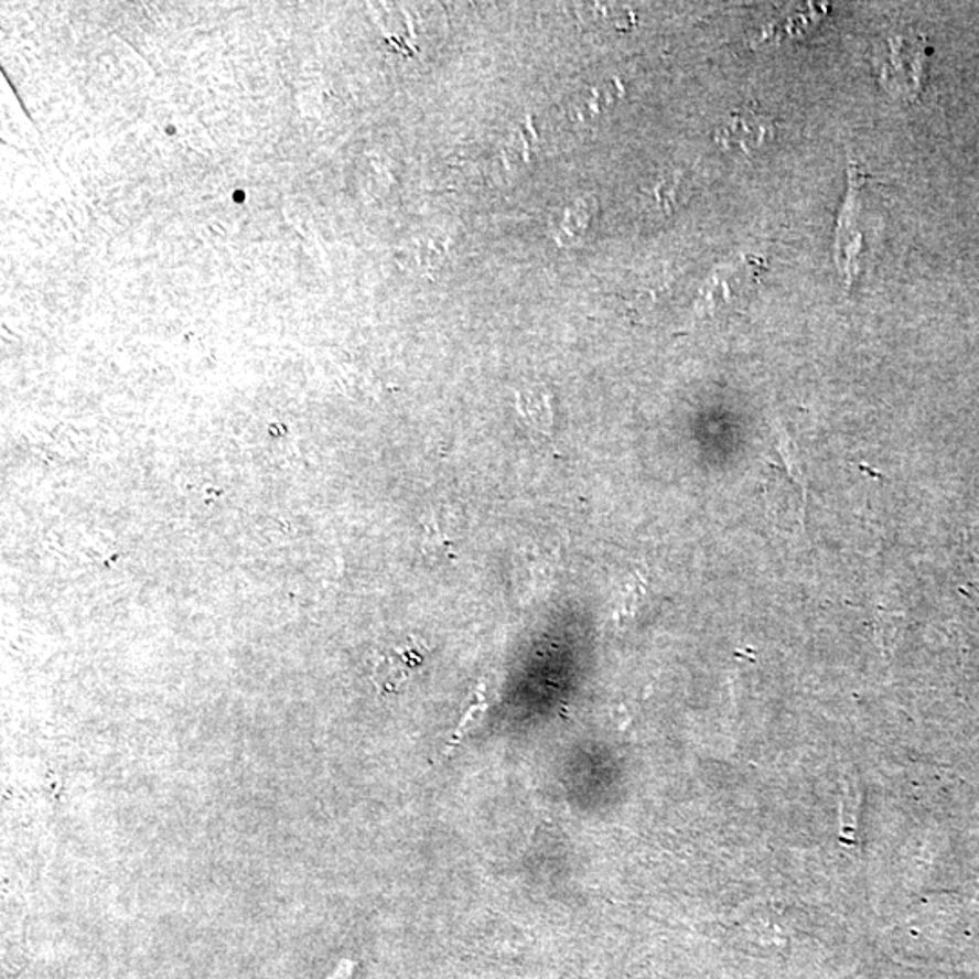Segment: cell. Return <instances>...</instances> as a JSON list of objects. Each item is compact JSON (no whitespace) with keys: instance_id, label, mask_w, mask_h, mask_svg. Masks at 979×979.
Wrapping results in <instances>:
<instances>
[{"instance_id":"6da1fadb","label":"cell","mask_w":979,"mask_h":979,"mask_svg":"<svg viewBox=\"0 0 979 979\" xmlns=\"http://www.w3.org/2000/svg\"><path fill=\"white\" fill-rule=\"evenodd\" d=\"M773 122L755 104L733 112V117L717 131V140L725 149H739L740 153L753 154L773 135Z\"/></svg>"},{"instance_id":"7a4b0ae2","label":"cell","mask_w":979,"mask_h":979,"mask_svg":"<svg viewBox=\"0 0 979 979\" xmlns=\"http://www.w3.org/2000/svg\"><path fill=\"white\" fill-rule=\"evenodd\" d=\"M423 652L418 643H410L383 653L374 668L376 684L387 691H398L399 688H404V684L412 679V675L423 664Z\"/></svg>"},{"instance_id":"3957f363","label":"cell","mask_w":979,"mask_h":979,"mask_svg":"<svg viewBox=\"0 0 979 979\" xmlns=\"http://www.w3.org/2000/svg\"><path fill=\"white\" fill-rule=\"evenodd\" d=\"M516 408L523 423L542 435L550 438L551 424H553V410H551L550 396L545 388H526L516 394Z\"/></svg>"},{"instance_id":"277c9868","label":"cell","mask_w":979,"mask_h":979,"mask_svg":"<svg viewBox=\"0 0 979 979\" xmlns=\"http://www.w3.org/2000/svg\"><path fill=\"white\" fill-rule=\"evenodd\" d=\"M588 222H590V209H588L587 205L579 204L577 207H571V209H567L564 213V218L561 219V225H559V241L573 240L575 236L581 235L582 230L587 229Z\"/></svg>"},{"instance_id":"5b68a950","label":"cell","mask_w":979,"mask_h":979,"mask_svg":"<svg viewBox=\"0 0 979 979\" xmlns=\"http://www.w3.org/2000/svg\"><path fill=\"white\" fill-rule=\"evenodd\" d=\"M337 979H348V972H342V975H337Z\"/></svg>"}]
</instances>
